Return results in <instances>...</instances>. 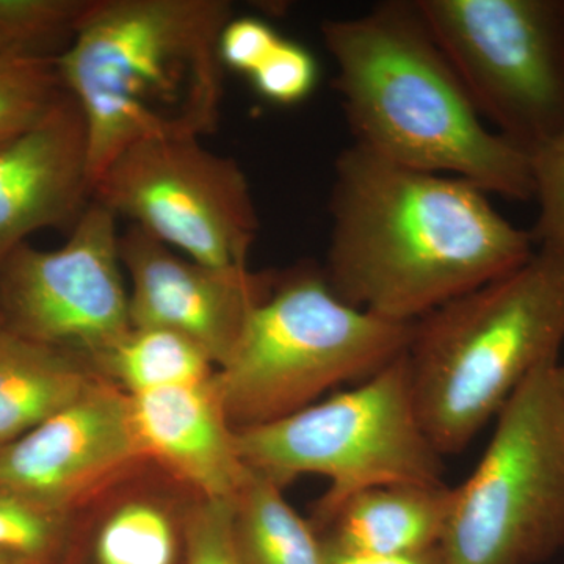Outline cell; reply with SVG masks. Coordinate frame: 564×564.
<instances>
[{"label":"cell","instance_id":"obj_1","mask_svg":"<svg viewBox=\"0 0 564 564\" xmlns=\"http://www.w3.org/2000/svg\"><path fill=\"white\" fill-rule=\"evenodd\" d=\"M323 276L344 302L414 323L513 272L538 250L488 193L351 144L334 163Z\"/></svg>","mask_w":564,"mask_h":564},{"label":"cell","instance_id":"obj_2","mask_svg":"<svg viewBox=\"0 0 564 564\" xmlns=\"http://www.w3.org/2000/svg\"><path fill=\"white\" fill-rule=\"evenodd\" d=\"M322 39L352 144L488 195L534 199L532 155L486 124L415 2L323 21Z\"/></svg>","mask_w":564,"mask_h":564},{"label":"cell","instance_id":"obj_3","mask_svg":"<svg viewBox=\"0 0 564 564\" xmlns=\"http://www.w3.org/2000/svg\"><path fill=\"white\" fill-rule=\"evenodd\" d=\"M232 18L228 0H93L55 57L84 115L91 191L132 144L217 129L220 36Z\"/></svg>","mask_w":564,"mask_h":564},{"label":"cell","instance_id":"obj_4","mask_svg":"<svg viewBox=\"0 0 564 564\" xmlns=\"http://www.w3.org/2000/svg\"><path fill=\"white\" fill-rule=\"evenodd\" d=\"M563 344L564 252L544 248L415 322L408 369L437 451L463 452Z\"/></svg>","mask_w":564,"mask_h":564},{"label":"cell","instance_id":"obj_5","mask_svg":"<svg viewBox=\"0 0 564 564\" xmlns=\"http://www.w3.org/2000/svg\"><path fill=\"white\" fill-rule=\"evenodd\" d=\"M414 323L351 306L322 270H293L256 307L212 381L236 432L263 425L318 402L337 384L380 372L408 351Z\"/></svg>","mask_w":564,"mask_h":564},{"label":"cell","instance_id":"obj_6","mask_svg":"<svg viewBox=\"0 0 564 564\" xmlns=\"http://www.w3.org/2000/svg\"><path fill=\"white\" fill-rule=\"evenodd\" d=\"M237 445L248 469L281 489L302 475L328 478L315 529L364 489L444 484V455L423 426L406 352L348 391L239 430Z\"/></svg>","mask_w":564,"mask_h":564},{"label":"cell","instance_id":"obj_7","mask_svg":"<svg viewBox=\"0 0 564 564\" xmlns=\"http://www.w3.org/2000/svg\"><path fill=\"white\" fill-rule=\"evenodd\" d=\"M558 364L513 393L473 474L452 488L441 564H540L564 547Z\"/></svg>","mask_w":564,"mask_h":564},{"label":"cell","instance_id":"obj_8","mask_svg":"<svg viewBox=\"0 0 564 564\" xmlns=\"http://www.w3.org/2000/svg\"><path fill=\"white\" fill-rule=\"evenodd\" d=\"M414 2L492 131L530 155L563 131V0Z\"/></svg>","mask_w":564,"mask_h":564},{"label":"cell","instance_id":"obj_9","mask_svg":"<svg viewBox=\"0 0 564 564\" xmlns=\"http://www.w3.org/2000/svg\"><path fill=\"white\" fill-rule=\"evenodd\" d=\"M93 199L193 261L250 267L259 232L250 181L202 139L132 144L107 166Z\"/></svg>","mask_w":564,"mask_h":564},{"label":"cell","instance_id":"obj_10","mask_svg":"<svg viewBox=\"0 0 564 564\" xmlns=\"http://www.w3.org/2000/svg\"><path fill=\"white\" fill-rule=\"evenodd\" d=\"M118 217L88 204L57 250L24 243L0 262V321L98 366L132 329ZM98 372V370H96Z\"/></svg>","mask_w":564,"mask_h":564},{"label":"cell","instance_id":"obj_11","mask_svg":"<svg viewBox=\"0 0 564 564\" xmlns=\"http://www.w3.org/2000/svg\"><path fill=\"white\" fill-rule=\"evenodd\" d=\"M120 256L131 282L132 326L188 337L217 369L228 361L251 314L281 276L250 267L223 269L193 261L135 225L120 234Z\"/></svg>","mask_w":564,"mask_h":564},{"label":"cell","instance_id":"obj_12","mask_svg":"<svg viewBox=\"0 0 564 564\" xmlns=\"http://www.w3.org/2000/svg\"><path fill=\"white\" fill-rule=\"evenodd\" d=\"M143 456L131 395L99 375L79 399L0 447V486L69 511Z\"/></svg>","mask_w":564,"mask_h":564},{"label":"cell","instance_id":"obj_13","mask_svg":"<svg viewBox=\"0 0 564 564\" xmlns=\"http://www.w3.org/2000/svg\"><path fill=\"white\" fill-rule=\"evenodd\" d=\"M202 500L143 456L70 508L58 564H187L191 522Z\"/></svg>","mask_w":564,"mask_h":564},{"label":"cell","instance_id":"obj_14","mask_svg":"<svg viewBox=\"0 0 564 564\" xmlns=\"http://www.w3.org/2000/svg\"><path fill=\"white\" fill-rule=\"evenodd\" d=\"M91 199L87 128L65 91L43 120L0 147V262L41 229L70 231Z\"/></svg>","mask_w":564,"mask_h":564},{"label":"cell","instance_id":"obj_15","mask_svg":"<svg viewBox=\"0 0 564 564\" xmlns=\"http://www.w3.org/2000/svg\"><path fill=\"white\" fill-rule=\"evenodd\" d=\"M212 378L131 395L133 425L144 455L203 499L234 502L251 470Z\"/></svg>","mask_w":564,"mask_h":564},{"label":"cell","instance_id":"obj_16","mask_svg":"<svg viewBox=\"0 0 564 564\" xmlns=\"http://www.w3.org/2000/svg\"><path fill=\"white\" fill-rule=\"evenodd\" d=\"M452 486L384 485L344 500L321 527L329 551L352 555H415L440 547Z\"/></svg>","mask_w":564,"mask_h":564},{"label":"cell","instance_id":"obj_17","mask_svg":"<svg viewBox=\"0 0 564 564\" xmlns=\"http://www.w3.org/2000/svg\"><path fill=\"white\" fill-rule=\"evenodd\" d=\"M99 375L84 359L0 325V447L79 399Z\"/></svg>","mask_w":564,"mask_h":564},{"label":"cell","instance_id":"obj_18","mask_svg":"<svg viewBox=\"0 0 564 564\" xmlns=\"http://www.w3.org/2000/svg\"><path fill=\"white\" fill-rule=\"evenodd\" d=\"M232 534L242 564H326L325 543L313 522L261 475L251 473L234 499Z\"/></svg>","mask_w":564,"mask_h":564},{"label":"cell","instance_id":"obj_19","mask_svg":"<svg viewBox=\"0 0 564 564\" xmlns=\"http://www.w3.org/2000/svg\"><path fill=\"white\" fill-rule=\"evenodd\" d=\"M96 370L128 395L203 383L214 377V361L198 344L165 328H135L104 356Z\"/></svg>","mask_w":564,"mask_h":564},{"label":"cell","instance_id":"obj_20","mask_svg":"<svg viewBox=\"0 0 564 564\" xmlns=\"http://www.w3.org/2000/svg\"><path fill=\"white\" fill-rule=\"evenodd\" d=\"M55 57L17 54L0 58V147L32 129L65 95Z\"/></svg>","mask_w":564,"mask_h":564},{"label":"cell","instance_id":"obj_21","mask_svg":"<svg viewBox=\"0 0 564 564\" xmlns=\"http://www.w3.org/2000/svg\"><path fill=\"white\" fill-rule=\"evenodd\" d=\"M93 0H0V58L50 54L69 43Z\"/></svg>","mask_w":564,"mask_h":564},{"label":"cell","instance_id":"obj_22","mask_svg":"<svg viewBox=\"0 0 564 564\" xmlns=\"http://www.w3.org/2000/svg\"><path fill=\"white\" fill-rule=\"evenodd\" d=\"M69 511L54 510L0 486V552L58 564L68 534Z\"/></svg>","mask_w":564,"mask_h":564},{"label":"cell","instance_id":"obj_23","mask_svg":"<svg viewBox=\"0 0 564 564\" xmlns=\"http://www.w3.org/2000/svg\"><path fill=\"white\" fill-rule=\"evenodd\" d=\"M534 199L540 206L532 229L538 248L564 252V128L532 155Z\"/></svg>","mask_w":564,"mask_h":564},{"label":"cell","instance_id":"obj_24","mask_svg":"<svg viewBox=\"0 0 564 564\" xmlns=\"http://www.w3.org/2000/svg\"><path fill=\"white\" fill-rule=\"evenodd\" d=\"M317 62L302 44L281 39L251 74L256 91L267 101L280 106L302 102L317 84Z\"/></svg>","mask_w":564,"mask_h":564},{"label":"cell","instance_id":"obj_25","mask_svg":"<svg viewBox=\"0 0 564 564\" xmlns=\"http://www.w3.org/2000/svg\"><path fill=\"white\" fill-rule=\"evenodd\" d=\"M232 503L202 500L188 532L187 564H242L232 534Z\"/></svg>","mask_w":564,"mask_h":564},{"label":"cell","instance_id":"obj_26","mask_svg":"<svg viewBox=\"0 0 564 564\" xmlns=\"http://www.w3.org/2000/svg\"><path fill=\"white\" fill-rule=\"evenodd\" d=\"M280 40L269 22L251 17L232 18L220 36L223 66L251 76Z\"/></svg>","mask_w":564,"mask_h":564},{"label":"cell","instance_id":"obj_27","mask_svg":"<svg viewBox=\"0 0 564 564\" xmlns=\"http://www.w3.org/2000/svg\"><path fill=\"white\" fill-rule=\"evenodd\" d=\"M326 564H441V555L440 547L423 554L397 556L343 554L326 547Z\"/></svg>","mask_w":564,"mask_h":564},{"label":"cell","instance_id":"obj_28","mask_svg":"<svg viewBox=\"0 0 564 564\" xmlns=\"http://www.w3.org/2000/svg\"><path fill=\"white\" fill-rule=\"evenodd\" d=\"M0 564H41L33 562V560L22 558V556L2 554L0 552Z\"/></svg>","mask_w":564,"mask_h":564},{"label":"cell","instance_id":"obj_29","mask_svg":"<svg viewBox=\"0 0 564 564\" xmlns=\"http://www.w3.org/2000/svg\"><path fill=\"white\" fill-rule=\"evenodd\" d=\"M556 380H558V388L564 403V364H558V367H556Z\"/></svg>","mask_w":564,"mask_h":564},{"label":"cell","instance_id":"obj_30","mask_svg":"<svg viewBox=\"0 0 564 564\" xmlns=\"http://www.w3.org/2000/svg\"><path fill=\"white\" fill-rule=\"evenodd\" d=\"M0 325H2V321H0Z\"/></svg>","mask_w":564,"mask_h":564}]
</instances>
